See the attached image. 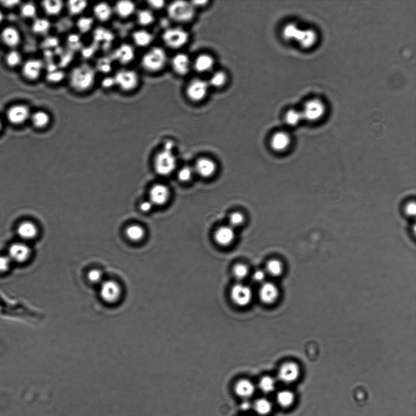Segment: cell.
Masks as SVG:
<instances>
[{"mask_svg": "<svg viewBox=\"0 0 416 416\" xmlns=\"http://www.w3.org/2000/svg\"><path fill=\"white\" fill-rule=\"evenodd\" d=\"M96 72L94 68L83 64L74 68L70 72L69 83L76 92H84L92 88L95 83Z\"/></svg>", "mask_w": 416, "mask_h": 416, "instance_id": "obj_1", "label": "cell"}, {"mask_svg": "<svg viewBox=\"0 0 416 416\" xmlns=\"http://www.w3.org/2000/svg\"><path fill=\"white\" fill-rule=\"evenodd\" d=\"M283 35L286 40H297L305 48H311L317 40L316 33L313 30H301L294 24H288L284 26Z\"/></svg>", "mask_w": 416, "mask_h": 416, "instance_id": "obj_2", "label": "cell"}, {"mask_svg": "<svg viewBox=\"0 0 416 416\" xmlns=\"http://www.w3.org/2000/svg\"><path fill=\"white\" fill-rule=\"evenodd\" d=\"M167 56L165 50L160 47H154L147 51L142 57L141 66L146 72H159L165 66Z\"/></svg>", "mask_w": 416, "mask_h": 416, "instance_id": "obj_3", "label": "cell"}, {"mask_svg": "<svg viewBox=\"0 0 416 416\" xmlns=\"http://www.w3.org/2000/svg\"><path fill=\"white\" fill-rule=\"evenodd\" d=\"M168 13L172 20L177 22H188L195 15V7L190 2L174 1L169 5Z\"/></svg>", "mask_w": 416, "mask_h": 416, "instance_id": "obj_4", "label": "cell"}, {"mask_svg": "<svg viewBox=\"0 0 416 416\" xmlns=\"http://www.w3.org/2000/svg\"><path fill=\"white\" fill-rule=\"evenodd\" d=\"M154 167L156 172L161 176L171 174L176 167V158L172 150L164 148L158 153L155 158Z\"/></svg>", "mask_w": 416, "mask_h": 416, "instance_id": "obj_5", "label": "cell"}, {"mask_svg": "<svg viewBox=\"0 0 416 416\" xmlns=\"http://www.w3.org/2000/svg\"><path fill=\"white\" fill-rule=\"evenodd\" d=\"M116 85L125 92L135 90L139 83L138 74L135 71L123 69L119 71L114 77Z\"/></svg>", "mask_w": 416, "mask_h": 416, "instance_id": "obj_6", "label": "cell"}, {"mask_svg": "<svg viewBox=\"0 0 416 416\" xmlns=\"http://www.w3.org/2000/svg\"><path fill=\"white\" fill-rule=\"evenodd\" d=\"M162 37L164 43L169 48L178 49L182 47L187 43L189 35L184 29L172 28L167 29Z\"/></svg>", "mask_w": 416, "mask_h": 416, "instance_id": "obj_7", "label": "cell"}, {"mask_svg": "<svg viewBox=\"0 0 416 416\" xmlns=\"http://www.w3.org/2000/svg\"><path fill=\"white\" fill-rule=\"evenodd\" d=\"M122 289L116 281L109 280L101 283L100 295L105 302L113 303L117 302L121 297Z\"/></svg>", "mask_w": 416, "mask_h": 416, "instance_id": "obj_8", "label": "cell"}, {"mask_svg": "<svg viewBox=\"0 0 416 416\" xmlns=\"http://www.w3.org/2000/svg\"><path fill=\"white\" fill-rule=\"evenodd\" d=\"M209 88V83L203 79H193L187 87V97L189 99L194 102H199L207 97Z\"/></svg>", "mask_w": 416, "mask_h": 416, "instance_id": "obj_9", "label": "cell"}, {"mask_svg": "<svg viewBox=\"0 0 416 416\" xmlns=\"http://www.w3.org/2000/svg\"><path fill=\"white\" fill-rule=\"evenodd\" d=\"M253 295L250 287L242 283L235 284L231 289V299L238 306H246L250 304Z\"/></svg>", "mask_w": 416, "mask_h": 416, "instance_id": "obj_10", "label": "cell"}, {"mask_svg": "<svg viewBox=\"0 0 416 416\" xmlns=\"http://www.w3.org/2000/svg\"><path fill=\"white\" fill-rule=\"evenodd\" d=\"M325 107L321 101L313 100L309 101L302 112L303 118L309 121H316L324 115Z\"/></svg>", "mask_w": 416, "mask_h": 416, "instance_id": "obj_11", "label": "cell"}, {"mask_svg": "<svg viewBox=\"0 0 416 416\" xmlns=\"http://www.w3.org/2000/svg\"><path fill=\"white\" fill-rule=\"evenodd\" d=\"M300 374L299 366L294 363H286L280 367L278 377L281 382L286 383L294 382Z\"/></svg>", "mask_w": 416, "mask_h": 416, "instance_id": "obj_12", "label": "cell"}, {"mask_svg": "<svg viewBox=\"0 0 416 416\" xmlns=\"http://www.w3.org/2000/svg\"><path fill=\"white\" fill-rule=\"evenodd\" d=\"M279 295L278 289L275 284L264 282L259 290V297L265 304H273L277 300Z\"/></svg>", "mask_w": 416, "mask_h": 416, "instance_id": "obj_13", "label": "cell"}, {"mask_svg": "<svg viewBox=\"0 0 416 416\" xmlns=\"http://www.w3.org/2000/svg\"><path fill=\"white\" fill-rule=\"evenodd\" d=\"M169 197V190L165 185H155L149 191V201L153 205L165 204L168 201Z\"/></svg>", "mask_w": 416, "mask_h": 416, "instance_id": "obj_14", "label": "cell"}, {"mask_svg": "<svg viewBox=\"0 0 416 416\" xmlns=\"http://www.w3.org/2000/svg\"><path fill=\"white\" fill-rule=\"evenodd\" d=\"M172 67L178 75H187L191 68L190 57L184 53L176 54L172 60Z\"/></svg>", "mask_w": 416, "mask_h": 416, "instance_id": "obj_15", "label": "cell"}, {"mask_svg": "<svg viewBox=\"0 0 416 416\" xmlns=\"http://www.w3.org/2000/svg\"><path fill=\"white\" fill-rule=\"evenodd\" d=\"M30 116L29 109L24 106H15L9 109L7 119L13 124L19 125L26 122Z\"/></svg>", "mask_w": 416, "mask_h": 416, "instance_id": "obj_16", "label": "cell"}, {"mask_svg": "<svg viewBox=\"0 0 416 416\" xmlns=\"http://www.w3.org/2000/svg\"><path fill=\"white\" fill-rule=\"evenodd\" d=\"M43 67V63L39 60H29L23 65L22 68L23 75L30 80H35L39 77Z\"/></svg>", "mask_w": 416, "mask_h": 416, "instance_id": "obj_17", "label": "cell"}, {"mask_svg": "<svg viewBox=\"0 0 416 416\" xmlns=\"http://www.w3.org/2000/svg\"><path fill=\"white\" fill-rule=\"evenodd\" d=\"M234 228L231 226H223L219 228L215 234V240L218 245L227 246L231 244L235 239Z\"/></svg>", "mask_w": 416, "mask_h": 416, "instance_id": "obj_18", "label": "cell"}, {"mask_svg": "<svg viewBox=\"0 0 416 416\" xmlns=\"http://www.w3.org/2000/svg\"><path fill=\"white\" fill-rule=\"evenodd\" d=\"M217 169L216 164L212 160L207 158H200L195 165V171L200 176L203 177L212 176Z\"/></svg>", "mask_w": 416, "mask_h": 416, "instance_id": "obj_19", "label": "cell"}, {"mask_svg": "<svg viewBox=\"0 0 416 416\" xmlns=\"http://www.w3.org/2000/svg\"><path fill=\"white\" fill-rule=\"evenodd\" d=\"M134 56H135V53H134L133 48L128 44H123L120 46L114 53L115 59L122 64H127L132 61Z\"/></svg>", "mask_w": 416, "mask_h": 416, "instance_id": "obj_20", "label": "cell"}, {"mask_svg": "<svg viewBox=\"0 0 416 416\" xmlns=\"http://www.w3.org/2000/svg\"><path fill=\"white\" fill-rule=\"evenodd\" d=\"M235 393L241 398H251L256 392V387L250 380L243 379L237 383L235 387Z\"/></svg>", "mask_w": 416, "mask_h": 416, "instance_id": "obj_21", "label": "cell"}, {"mask_svg": "<svg viewBox=\"0 0 416 416\" xmlns=\"http://www.w3.org/2000/svg\"><path fill=\"white\" fill-rule=\"evenodd\" d=\"M215 61L209 54H201L199 56L194 62V68L199 73H206L212 69L214 66Z\"/></svg>", "mask_w": 416, "mask_h": 416, "instance_id": "obj_22", "label": "cell"}, {"mask_svg": "<svg viewBox=\"0 0 416 416\" xmlns=\"http://www.w3.org/2000/svg\"><path fill=\"white\" fill-rule=\"evenodd\" d=\"M115 10L119 17L127 18L130 17L136 11V4L134 2L128 0H122L117 2Z\"/></svg>", "mask_w": 416, "mask_h": 416, "instance_id": "obj_23", "label": "cell"}, {"mask_svg": "<svg viewBox=\"0 0 416 416\" xmlns=\"http://www.w3.org/2000/svg\"><path fill=\"white\" fill-rule=\"evenodd\" d=\"M112 12L110 5L105 2L96 4L94 8L95 17L101 22L108 21L112 17Z\"/></svg>", "mask_w": 416, "mask_h": 416, "instance_id": "obj_24", "label": "cell"}, {"mask_svg": "<svg viewBox=\"0 0 416 416\" xmlns=\"http://www.w3.org/2000/svg\"><path fill=\"white\" fill-rule=\"evenodd\" d=\"M289 144V138L286 133L279 132L273 136L271 145L274 150L281 151L286 148Z\"/></svg>", "mask_w": 416, "mask_h": 416, "instance_id": "obj_25", "label": "cell"}, {"mask_svg": "<svg viewBox=\"0 0 416 416\" xmlns=\"http://www.w3.org/2000/svg\"><path fill=\"white\" fill-rule=\"evenodd\" d=\"M10 256L17 261H23L29 256L30 249L25 245L16 243L9 249Z\"/></svg>", "mask_w": 416, "mask_h": 416, "instance_id": "obj_26", "label": "cell"}, {"mask_svg": "<svg viewBox=\"0 0 416 416\" xmlns=\"http://www.w3.org/2000/svg\"><path fill=\"white\" fill-rule=\"evenodd\" d=\"M1 38L5 44L11 47L17 46L20 40L18 32L11 27L3 29L1 32Z\"/></svg>", "mask_w": 416, "mask_h": 416, "instance_id": "obj_27", "label": "cell"}, {"mask_svg": "<svg viewBox=\"0 0 416 416\" xmlns=\"http://www.w3.org/2000/svg\"><path fill=\"white\" fill-rule=\"evenodd\" d=\"M17 232L19 236L25 240L34 239L37 235V229L33 223L24 222L19 226Z\"/></svg>", "mask_w": 416, "mask_h": 416, "instance_id": "obj_28", "label": "cell"}, {"mask_svg": "<svg viewBox=\"0 0 416 416\" xmlns=\"http://www.w3.org/2000/svg\"><path fill=\"white\" fill-rule=\"evenodd\" d=\"M134 42L139 47L148 46L153 41V35L145 30H139L134 32L133 35Z\"/></svg>", "mask_w": 416, "mask_h": 416, "instance_id": "obj_29", "label": "cell"}, {"mask_svg": "<svg viewBox=\"0 0 416 416\" xmlns=\"http://www.w3.org/2000/svg\"><path fill=\"white\" fill-rule=\"evenodd\" d=\"M42 7L46 14L55 16L61 12L64 4L60 0H47L42 2Z\"/></svg>", "mask_w": 416, "mask_h": 416, "instance_id": "obj_30", "label": "cell"}, {"mask_svg": "<svg viewBox=\"0 0 416 416\" xmlns=\"http://www.w3.org/2000/svg\"><path fill=\"white\" fill-rule=\"evenodd\" d=\"M125 234L129 240L134 242H139L143 240L145 231L143 227L138 224H133L126 229Z\"/></svg>", "mask_w": 416, "mask_h": 416, "instance_id": "obj_31", "label": "cell"}, {"mask_svg": "<svg viewBox=\"0 0 416 416\" xmlns=\"http://www.w3.org/2000/svg\"><path fill=\"white\" fill-rule=\"evenodd\" d=\"M31 120L35 128H44L50 123V117L46 112L38 111L32 115Z\"/></svg>", "mask_w": 416, "mask_h": 416, "instance_id": "obj_32", "label": "cell"}, {"mask_svg": "<svg viewBox=\"0 0 416 416\" xmlns=\"http://www.w3.org/2000/svg\"><path fill=\"white\" fill-rule=\"evenodd\" d=\"M253 407L256 412L261 416L270 414L273 409L272 402L265 398L257 400Z\"/></svg>", "mask_w": 416, "mask_h": 416, "instance_id": "obj_33", "label": "cell"}, {"mask_svg": "<svg viewBox=\"0 0 416 416\" xmlns=\"http://www.w3.org/2000/svg\"><path fill=\"white\" fill-rule=\"evenodd\" d=\"M87 6V2L83 0H72L67 2L68 12L70 15H77L83 13Z\"/></svg>", "mask_w": 416, "mask_h": 416, "instance_id": "obj_34", "label": "cell"}, {"mask_svg": "<svg viewBox=\"0 0 416 416\" xmlns=\"http://www.w3.org/2000/svg\"><path fill=\"white\" fill-rule=\"evenodd\" d=\"M227 81H228L227 74L223 71H218L213 74L208 83L215 88H221L226 84Z\"/></svg>", "mask_w": 416, "mask_h": 416, "instance_id": "obj_35", "label": "cell"}, {"mask_svg": "<svg viewBox=\"0 0 416 416\" xmlns=\"http://www.w3.org/2000/svg\"><path fill=\"white\" fill-rule=\"evenodd\" d=\"M50 29V21L45 18L36 19L32 24V30L37 34H47Z\"/></svg>", "mask_w": 416, "mask_h": 416, "instance_id": "obj_36", "label": "cell"}, {"mask_svg": "<svg viewBox=\"0 0 416 416\" xmlns=\"http://www.w3.org/2000/svg\"><path fill=\"white\" fill-rule=\"evenodd\" d=\"M283 265L277 260H272L268 262L267 265V272L268 275L273 277H278L283 272Z\"/></svg>", "mask_w": 416, "mask_h": 416, "instance_id": "obj_37", "label": "cell"}, {"mask_svg": "<svg viewBox=\"0 0 416 416\" xmlns=\"http://www.w3.org/2000/svg\"><path fill=\"white\" fill-rule=\"evenodd\" d=\"M294 394L291 391H281L277 394V400L279 405L283 407L290 406L294 402Z\"/></svg>", "mask_w": 416, "mask_h": 416, "instance_id": "obj_38", "label": "cell"}, {"mask_svg": "<svg viewBox=\"0 0 416 416\" xmlns=\"http://www.w3.org/2000/svg\"><path fill=\"white\" fill-rule=\"evenodd\" d=\"M154 16L150 10L144 9L138 12V21L140 25L149 26L154 22Z\"/></svg>", "mask_w": 416, "mask_h": 416, "instance_id": "obj_39", "label": "cell"}, {"mask_svg": "<svg viewBox=\"0 0 416 416\" xmlns=\"http://www.w3.org/2000/svg\"><path fill=\"white\" fill-rule=\"evenodd\" d=\"M259 388L265 393H270L275 390L276 381L273 377L265 376L259 382Z\"/></svg>", "mask_w": 416, "mask_h": 416, "instance_id": "obj_40", "label": "cell"}, {"mask_svg": "<svg viewBox=\"0 0 416 416\" xmlns=\"http://www.w3.org/2000/svg\"><path fill=\"white\" fill-rule=\"evenodd\" d=\"M303 119L302 114L295 110H290L285 116V121L290 126H295Z\"/></svg>", "mask_w": 416, "mask_h": 416, "instance_id": "obj_41", "label": "cell"}, {"mask_svg": "<svg viewBox=\"0 0 416 416\" xmlns=\"http://www.w3.org/2000/svg\"><path fill=\"white\" fill-rule=\"evenodd\" d=\"M94 25V20L90 17H82L79 19L77 23L78 28L83 33H87Z\"/></svg>", "mask_w": 416, "mask_h": 416, "instance_id": "obj_42", "label": "cell"}, {"mask_svg": "<svg viewBox=\"0 0 416 416\" xmlns=\"http://www.w3.org/2000/svg\"><path fill=\"white\" fill-rule=\"evenodd\" d=\"M233 274L238 280H243L249 275V268L244 264H238L233 268Z\"/></svg>", "mask_w": 416, "mask_h": 416, "instance_id": "obj_43", "label": "cell"}, {"mask_svg": "<svg viewBox=\"0 0 416 416\" xmlns=\"http://www.w3.org/2000/svg\"><path fill=\"white\" fill-rule=\"evenodd\" d=\"M6 62L10 67H16L20 64L21 57L18 52L12 51L9 52L6 56Z\"/></svg>", "mask_w": 416, "mask_h": 416, "instance_id": "obj_44", "label": "cell"}, {"mask_svg": "<svg viewBox=\"0 0 416 416\" xmlns=\"http://www.w3.org/2000/svg\"><path fill=\"white\" fill-rule=\"evenodd\" d=\"M36 7H35V5L31 3V2L24 4L21 9V15L26 18L34 17L36 14Z\"/></svg>", "mask_w": 416, "mask_h": 416, "instance_id": "obj_45", "label": "cell"}, {"mask_svg": "<svg viewBox=\"0 0 416 416\" xmlns=\"http://www.w3.org/2000/svg\"><path fill=\"white\" fill-rule=\"evenodd\" d=\"M244 221L245 217L242 213L240 212L233 213L230 216V226L232 227V228H236V227L242 225Z\"/></svg>", "mask_w": 416, "mask_h": 416, "instance_id": "obj_46", "label": "cell"}, {"mask_svg": "<svg viewBox=\"0 0 416 416\" xmlns=\"http://www.w3.org/2000/svg\"><path fill=\"white\" fill-rule=\"evenodd\" d=\"M194 170L190 166L183 167L178 172V178L182 182H188L192 178Z\"/></svg>", "mask_w": 416, "mask_h": 416, "instance_id": "obj_47", "label": "cell"}, {"mask_svg": "<svg viewBox=\"0 0 416 416\" xmlns=\"http://www.w3.org/2000/svg\"><path fill=\"white\" fill-rule=\"evenodd\" d=\"M46 78L50 83H59L64 78V73L61 71L52 70L48 73Z\"/></svg>", "mask_w": 416, "mask_h": 416, "instance_id": "obj_48", "label": "cell"}, {"mask_svg": "<svg viewBox=\"0 0 416 416\" xmlns=\"http://www.w3.org/2000/svg\"><path fill=\"white\" fill-rule=\"evenodd\" d=\"M88 278L91 282L94 283H102L103 275L99 270H94L90 271Z\"/></svg>", "mask_w": 416, "mask_h": 416, "instance_id": "obj_49", "label": "cell"}, {"mask_svg": "<svg viewBox=\"0 0 416 416\" xmlns=\"http://www.w3.org/2000/svg\"><path fill=\"white\" fill-rule=\"evenodd\" d=\"M267 274L263 270H257L253 275V280L256 283H263L265 282Z\"/></svg>", "mask_w": 416, "mask_h": 416, "instance_id": "obj_50", "label": "cell"}, {"mask_svg": "<svg viewBox=\"0 0 416 416\" xmlns=\"http://www.w3.org/2000/svg\"><path fill=\"white\" fill-rule=\"evenodd\" d=\"M147 2L152 9L155 10H160L165 6V1H162V0H155V1L150 0Z\"/></svg>", "mask_w": 416, "mask_h": 416, "instance_id": "obj_51", "label": "cell"}, {"mask_svg": "<svg viewBox=\"0 0 416 416\" xmlns=\"http://www.w3.org/2000/svg\"><path fill=\"white\" fill-rule=\"evenodd\" d=\"M101 84L104 88L109 89L116 85V82H115L114 78L108 77L103 79Z\"/></svg>", "mask_w": 416, "mask_h": 416, "instance_id": "obj_52", "label": "cell"}, {"mask_svg": "<svg viewBox=\"0 0 416 416\" xmlns=\"http://www.w3.org/2000/svg\"><path fill=\"white\" fill-rule=\"evenodd\" d=\"M98 68L103 72H109L111 70V65L109 64L108 61L106 59H103L99 64H98Z\"/></svg>", "mask_w": 416, "mask_h": 416, "instance_id": "obj_53", "label": "cell"}, {"mask_svg": "<svg viewBox=\"0 0 416 416\" xmlns=\"http://www.w3.org/2000/svg\"><path fill=\"white\" fill-rule=\"evenodd\" d=\"M153 206V204L149 201H144L142 202V203L139 205V209H140L141 211L144 213H147L150 211V210L152 209Z\"/></svg>", "mask_w": 416, "mask_h": 416, "instance_id": "obj_54", "label": "cell"}, {"mask_svg": "<svg viewBox=\"0 0 416 416\" xmlns=\"http://www.w3.org/2000/svg\"><path fill=\"white\" fill-rule=\"evenodd\" d=\"M407 214L410 216H414L416 212V205L415 202H412L407 207Z\"/></svg>", "mask_w": 416, "mask_h": 416, "instance_id": "obj_55", "label": "cell"}, {"mask_svg": "<svg viewBox=\"0 0 416 416\" xmlns=\"http://www.w3.org/2000/svg\"><path fill=\"white\" fill-rule=\"evenodd\" d=\"M253 405L251 404L250 402L245 401L241 405V409L243 411L250 410Z\"/></svg>", "mask_w": 416, "mask_h": 416, "instance_id": "obj_56", "label": "cell"}, {"mask_svg": "<svg viewBox=\"0 0 416 416\" xmlns=\"http://www.w3.org/2000/svg\"><path fill=\"white\" fill-rule=\"evenodd\" d=\"M2 3L3 4L4 6H7L8 7H11L13 6H15L16 4L19 3V1H2Z\"/></svg>", "mask_w": 416, "mask_h": 416, "instance_id": "obj_57", "label": "cell"}, {"mask_svg": "<svg viewBox=\"0 0 416 416\" xmlns=\"http://www.w3.org/2000/svg\"><path fill=\"white\" fill-rule=\"evenodd\" d=\"M191 2V4H192L193 5V6L194 7H195L196 6H199L200 7V6H204V5L205 4L207 3V1H196Z\"/></svg>", "mask_w": 416, "mask_h": 416, "instance_id": "obj_58", "label": "cell"}, {"mask_svg": "<svg viewBox=\"0 0 416 416\" xmlns=\"http://www.w3.org/2000/svg\"><path fill=\"white\" fill-rule=\"evenodd\" d=\"M3 20V15L1 11H0V23Z\"/></svg>", "mask_w": 416, "mask_h": 416, "instance_id": "obj_59", "label": "cell"}, {"mask_svg": "<svg viewBox=\"0 0 416 416\" xmlns=\"http://www.w3.org/2000/svg\"><path fill=\"white\" fill-rule=\"evenodd\" d=\"M1 122H0V130H1Z\"/></svg>", "mask_w": 416, "mask_h": 416, "instance_id": "obj_60", "label": "cell"}]
</instances>
